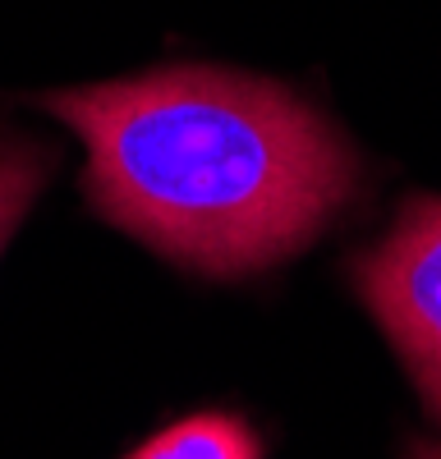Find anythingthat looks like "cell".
Masks as SVG:
<instances>
[{
  "label": "cell",
  "instance_id": "277c9868",
  "mask_svg": "<svg viewBox=\"0 0 441 459\" xmlns=\"http://www.w3.org/2000/svg\"><path fill=\"white\" fill-rule=\"evenodd\" d=\"M56 166V152L23 134H0V248L14 235V225L42 194V184Z\"/></svg>",
  "mask_w": 441,
  "mask_h": 459
},
{
  "label": "cell",
  "instance_id": "5b68a950",
  "mask_svg": "<svg viewBox=\"0 0 441 459\" xmlns=\"http://www.w3.org/2000/svg\"><path fill=\"white\" fill-rule=\"evenodd\" d=\"M414 459H441V446H419Z\"/></svg>",
  "mask_w": 441,
  "mask_h": 459
},
{
  "label": "cell",
  "instance_id": "3957f363",
  "mask_svg": "<svg viewBox=\"0 0 441 459\" xmlns=\"http://www.w3.org/2000/svg\"><path fill=\"white\" fill-rule=\"evenodd\" d=\"M257 437L230 413H198L143 441L129 459H257Z\"/></svg>",
  "mask_w": 441,
  "mask_h": 459
},
{
  "label": "cell",
  "instance_id": "7a4b0ae2",
  "mask_svg": "<svg viewBox=\"0 0 441 459\" xmlns=\"http://www.w3.org/2000/svg\"><path fill=\"white\" fill-rule=\"evenodd\" d=\"M354 285L441 418V198L404 203L386 239L354 262Z\"/></svg>",
  "mask_w": 441,
  "mask_h": 459
},
{
  "label": "cell",
  "instance_id": "6da1fadb",
  "mask_svg": "<svg viewBox=\"0 0 441 459\" xmlns=\"http://www.w3.org/2000/svg\"><path fill=\"white\" fill-rule=\"evenodd\" d=\"M88 147L97 212L207 276L299 253L359 184V157L304 97L175 65L42 101Z\"/></svg>",
  "mask_w": 441,
  "mask_h": 459
}]
</instances>
